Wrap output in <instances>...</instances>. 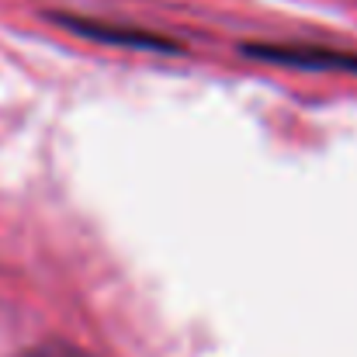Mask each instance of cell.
I'll return each mask as SVG.
<instances>
[{"mask_svg":"<svg viewBox=\"0 0 357 357\" xmlns=\"http://www.w3.org/2000/svg\"><path fill=\"white\" fill-rule=\"evenodd\" d=\"M17 357H87V354L70 347V344H63V340H49V344H38V347H31V351H24Z\"/></svg>","mask_w":357,"mask_h":357,"instance_id":"obj_3","label":"cell"},{"mask_svg":"<svg viewBox=\"0 0 357 357\" xmlns=\"http://www.w3.org/2000/svg\"><path fill=\"white\" fill-rule=\"evenodd\" d=\"M246 56L274 63V66H298V70H340L357 73V56L330 52V49H295V45H243Z\"/></svg>","mask_w":357,"mask_h":357,"instance_id":"obj_1","label":"cell"},{"mask_svg":"<svg viewBox=\"0 0 357 357\" xmlns=\"http://www.w3.org/2000/svg\"><path fill=\"white\" fill-rule=\"evenodd\" d=\"M52 21H59L63 28L84 35V38H98V42H108V45H128V49H153V52H181V45L160 38V35H146V31H125V28H108V24H91V21H80V17H63L56 14Z\"/></svg>","mask_w":357,"mask_h":357,"instance_id":"obj_2","label":"cell"}]
</instances>
